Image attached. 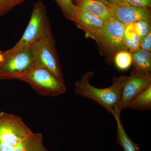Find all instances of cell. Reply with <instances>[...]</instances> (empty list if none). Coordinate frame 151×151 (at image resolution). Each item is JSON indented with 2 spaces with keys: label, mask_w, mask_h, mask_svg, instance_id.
Returning <instances> with one entry per match:
<instances>
[{
  "label": "cell",
  "mask_w": 151,
  "mask_h": 151,
  "mask_svg": "<svg viewBox=\"0 0 151 151\" xmlns=\"http://www.w3.org/2000/svg\"><path fill=\"white\" fill-rule=\"evenodd\" d=\"M93 75L92 71L83 74L81 79L75 82V93L99 103L112 114L116 110L122 89L128 76L122 75L113 77V83L111 86L101 89L94 87L90 84V79Z\"/></svg>",
  "instance_id": "1"
},
{
  "label": "cell",
  "mask_w": 151,
  "mask_h": 151,
  "mask_svg": "<svg viewBox=\"0 0 151 151\" xmlns=\"http://www.w3.org/2000/svg\"><path fill=\"white\" fill-rule=\"evenodd\" d=\"M52 33L45 6L42 1L35 4L26 29L19 40L10 49L5 51L14 53L23 51L44 36Z\"/></svg>",
  "instance_id": "2"
},
{
  "label": "cell",
  "mask_w": 151,
  "mask_h": 151,
  "mask_svg": "<svg viewBox=\"0 0 151 151\" xmlns=\"http://www.w3.org/2000/svg\"><path fill=\"white\" fill-rule=\"evenodd\" d=\"M29 48L35 67L46 69L59 81L65 83L52 33L44 36Z\"/></svg>",
  "instance_id": "3"
},
{
  "label": "cell",
  "mask_w": 151,
  "mask_h": 151,
  "mask_svg": "<svg viewBox=\"0 0 151 151\" xmlns=\"http://www.w3.org/2000/svg\"><path fill=\"white\" fill-rule=\"evenodd\" d=\"M17 80L24 81L43 96L57 97L64 94L67 89L65 83L59 81L52 73L41 68L34 67Z\"/></svg>",
  "instance_id": "4"
},
{
  "label": "cell",
  "mask_w": 151,
  "mask_h": 151,
  "mask_svg": "<svg viewBox=\"0 0 151 151\" xmlns=\"http://www.w3.org/2000/svg\"><path fill=\"white\" fill-rule=\"evenodd\" d=\"M125 26L111 17L98 32L87 37L95 40L103 53L114 56L118 52L128 50L124 41Z\"/></svg>",
  "instance_id": "5"
},
{
  "label": "cell",
  "mask_w": 151,
  "mask_h": 151,
  "mask_svg": "<svg viewBox=\"0 0 151 151\" xmlns=\"http://www.w3.org/2000/svg\"><path fill=\"white\" fill-rule=\"evenodd\" d=\"M20 116L0 113V142L14 148L26 138L33 134Z\"/></svg>",
  "instance_id": "6"
},
{
  "label": "cell",
  "mask_w": 151,
  "mask_h": 151,
  "mask_svg": "<svg viewBox=\"0 0 151 151\" xmlns=\"http://www.w3.org/2000/svg\"><path fill=\"white\" fill-rule=\"evenodd\" d=\"M4 60L0 64V80L17 79L34 67L29 48L14 53L4 51Z\"/></svg>",
  "instance_id": "7"
},
{
  "label": "cell",
  "mask_w": 151,
  "mask_h": 151,
  "mask_svg": "<svg viewBox=\"0 0 151 151\" xmlns=\"http://www.w3.org/2000/svg\"><path fill=\"white\" fill-rule=\"evenodd\" d=\"M151 86V73H141L133 69L122 89L116 111L121 112L127 109L133 99Z\"/></svg>",
  "instance_id": "8"
},
{
  "label": "cell",
  "mask_w": 151,
  "mask_h": 151,
  "mask_svg": "<svg viewBox=\"0 0 151 151\" xmlns=\"http://www.w3.org/2000/svg\"><path fill=\"white\" fill-rule=\"evenodd\" d=\"M109 6L111 17L124 25L139 20L151 21L150 9L138 8L127 2L110 4Z\"/></svg>",
  "instance_id": "9"
},
{
  "label": "cell",
  "mask_w": 151,
  "mask_h": 151,
  "mask_svg": "<svg viewBox=\"0 0 151 151\" xmlns=\"http://www.w3.org/2000/svg\"><path fill=\"white\" fill-rule=\"evenodd\" d=\"M74 22L78 28L85 32L86 37L98 32L106 22L97 16L82 11H79L78 17Z\"/></svg>",
  "instance_id": "10"
},
{
  "label": "cell",
  "mask_w": 151,
  "mask_h": 151,
  "mask_svg": "<svg viewBox=\"0 0 151 151\" xmlns=\"http://www.w3.org/2000/svg\"><path fill=\"white\" fill-rule=\"evenodd\" d=\"M78 11L86 12L99 17L105 22L111 17L110 6L98 0H75Z\"/></svg>",
  "instance_id": "11"
},
{
  "label": "cell",
  "mask_w": 151,
  "mask_h": 151,
  "mask_svg": "<svg viewBox=\"0 0 151 151\" xmlns=\"http://www.w3.org/2000/svg\"><path fill=\"white\" fill-rule=\"evenodd\" d=\"M112 115L116 119L117 126V143L122 147L124 151H139V147L131 139L122 124L121 119V112L115 111Z\"/></svg>",
  "instance_id": "12"
},
{
  "label": "cell",
  "mask_w": 151,
  "mask_h": 151,
  "mask_svg": "<svg viewBox=\"0 0 151 151\" xmlns=\"http://www.w3.org/2000/svg\"><path fill=\"white\" fill-rule=\"evenodd\" d=\"M132 54L133 69L141 73H151V52L140 47Z\"/></svg>",
  "instance_id": "13"
},
{
  "label": "cell",
  "mask_w": 151,
  "mask_h": 151,
  "mask_svg": "<svg viewBox=\"0 0 151 151\" xmlns=\"http://www.w3.org/2000/svg\"><path fill=\"white\" fill-rule=\"evenodd\" d=\"M43 142L41 133H33L16 146L14 151H48Z\"/></svg>",
  "instance_id": "14"
},
{
  "label": "cell",
  "mask_w": 151,
  "mask_h": 151,
  "mask_svg": "<svg viewBox=\"0 0 151 151\" xmlns=\"http://www.w3.org/2000/svg\"><path fill=\"white\" fill-rule=\"evenodd\" d=\"M127 108H132L140 111L151 110V86L130 101L127 105Z\"/></svg>",
  "instance_id": "15"
},
{
  "label": "cell",
  "mask_w": 151,
  "mask_h": 151,
  "mask_svg": "<svg viewBox=\"0 0 151 151\" xmlns=\"http://www.w3.org/2000/svg\"><path fill=\"white\" fill-rule=\"evenodd\" d=\"M66 19L74 22L78 17L79 11L72 0H54Z\"/></svg>",
  "instance_id": "16"
},
{
  "label": "cell",
  "mask_w": 151,
  "mask_h": 151,
  "mask_svg": "<svg viewBox=\"0 0 151 151\" xmlns=\"http://www.w3.org/2000/svg\"><path fill=\"white\" fill-rule=\"evenodd\" d=\"M114 60L118 69L122 70H127L131 67L133 62L132 53L128 50H121L115 55Z\"/></svg>",
  "instance_id": "17"
},
{
  "label": "cell",
  "mask_w": 151,
  "mask_h": 151,
  "mask_svg": "<svg viewBox=\"0 0 151 151\" xmlns=\"http://www.w3.org/2000/svg\"><path fill=\"white\" fill-rule=\"evenodd\" d=\"M136 33L140 41L143 40L151 31V21L139 20L134 22Z\"/></svg>",
  "instance_id": "18"
},
{
  "label": "cell",
  "mask_w": 151,
  "mask_h": 151,
  "mask_svg": "<svg viewBox=\"0 0 151 151\" xmlns=\"http://www.w3.org/2000/svg\"><path fill=\"white\" fill-rule=\"evenodd\" d=\"M26 0H0V17L4 15Z\"/></svg>",
  "instance_id": "19"
},
{
  "label": "cell",
  "mask_w": 151,
  "mask_h": 151,
  "mask_svg": "<svg viewBox=\"0 0 151 151\" xmlns=\"http://www.w3.org/2000/svg\"><path fill=\"white\" fill-rule=\"evenodd\" d=\"M124 44L131 53L137 51L140 47V41L138 35L131 39H124Z\"/></svg>",
  "instance_id": "20"
},
{
  "label": "cell",
  "mask_w": 151,
  "mask_h": 151,
  "mask_svg": "<svg viewBox=\"0 0 151 151\" xmlns=\"http://www.w3.org/2000/svg\"><path fill=\"white\" fill-rule=\"evenodd\" d=\"M127 2L138 8L150 9L151 7V0H127Z\"/></svg>",
  "instance_id": "21"
},
{
  "label": "cell",
  "mask_w": 151,
  "mask_h": 151,
  "mask_svg": "<svg viewBox=\"0 0 151 151\" xmlns=\"http://www.w3.org/2000/svg\"><path fill=\"white\" fill-rule=\"evenodd\" d=\"M140 47L143 49L151 51V31L145 37L140 41Z\"/></svg>",
  "instance_id": "22"
},
{
  "label": "cell",
  "mask_w": 151,
  "mask_h": 151,
  "mask_svg": "<svg viewBox=\"0 0 151 151\" xmlns=\"http://www.w3.org/2000/svg\"><path fill=\"white\" fill-rule=\"evenodd\" d=\"M14 148L0 142V151H14Z\"/></svg>",
  "instance_id": "23"
},
{
  "label": "cell",
  "mask_w": 151,
  "mask_h": 151,
  "mask_svg": "<svg viewBox=\"0 0 151 151\" xmlns=\"http://www.w3.org/2000/svg\"><path fill=\"white\" fill-rule=\"evenodd\" d=\"M110 4L116 3L127 2V0H107Z\"/></svg>",
  "instance_id": "24"
},
{
  "label": "cell",
  "mask_w": 151,
  "mask_h": 151,
  "mask_svg": "<svg viewBox=\"0 0 151 151\" xmlns=\"http://www.w3.org/2000/svg\"><path fill=\"white\" fill-rule=\"evenodd\" d=\"M5 58L4 55V52L0 50V64L2 63L4 60Z\"/></svg>",
  "instance_id": "25"
},
{
  "label": "cell",
  "mask_w": 151,
  "mask_h": 151,
  "mask_svg": "<svg viewBox=\"0 0 151 151\" xmlns=\"http://www.w3.org/2000/svg\"><path fill=\"white\" fill-rule=\"evenodd\" d=\"M98 1H100L102 2L103 3H104V4H105V5H106L107 6H110V3L108 2V1L107 0H98Z\"/></svg>",
  "instance_id": "26"
}]
</instances>
